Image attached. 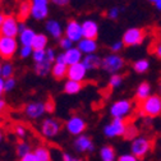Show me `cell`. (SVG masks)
<instances>
[{
	"mask_svg": "<svg viewBox=\"0 0 161 161\" xmlns=\"http://www.w3.org/2000/svg\"><path fill=\"white\" fill-rule=\"evenodd\" d=\"M139 114L145 118H157L161 115V97L158 95H151L145 101L139 103Z\"/></svg>",
	"mask_w": 161,
	"mask_h": 161,
	"instance_id": "obj_1",
	"label": "cell"
},
{
	"mask_svg": "<svg viewBox=\"0 0 161 161\" xmlns=\"http://www.w3.org/2000/svg\"><path fill=\"white\" fill-rule=\"evenodd\" d=\"M152 147H153V142L151 138L145 137V136H138L137 138H134L132 141L130 153L134 155L139 160V158H143L146 155H148L151 152Z\"/></svg>",
	"mask_w": 161,
	"mask_h": 161,
	"instance_id": "obj_2",
	"label": "cell"
},
{
	"mask_svg": "<svg viewBox=\"0 0 161 161\" xmlns=\"http://www.w3.org/2000/svg\"><path fill=\"white\" fill-rule=\"evenodd\" d=\"M133 110V104L130 100H119L115 101L110 108V115L113 119H123L125 120Z\"/></svg>",
	"mask_w": 161,
	"mask_h": 161,
	"instance_id": "obj_3",
	"label": "cell"
},
{
	"mask_svg": "<svg viewBox=\"0 0 161 161\" xmlns=\"http://www.w3.org/2000/svg\"><path fill=\"white\" fill-rule=\"evenodd\" d=\"M127 127H128L127 120H123V119H113L108 125H105L104 134L108 138L123 137V136H125Z\"/></svg>",
	"mask_w": 161,
	"mask_h": 161,
	"instance_id": "obj_4",
	"label": "cell"
},
{
	"mask_svg": "<svg viewBox=\"0 0 161 161\" xmlns=\"http://www.w3.org/2000/svg\"><path fill=\"white\" fill-rule=\"evenodd\" d=\"M63 129V122L56 118H46L41 124V133L46 138L56 137Z\"/></svg>",
	"mask_w": 161,
	"mask_h": 161,
	"instance_id": "obj_5",
	"label": "cell"
},
{
	"mask_svg": "<svg viewBox=\"0 0 161 161\" xmlns=\"http://www.w3.org/2000/svg\"><path fill=\"white\" fill-rule=\"evenodd\" d=\"M146 37V32L142 28H129L123 35V44L124 46H138L143 42Z\"/></svg>",
	"mask_w": 161,
	"mask_h": 161,
	"instance_id": "obj_6",
	"label": "cell"
},
{
	"mask_svg": "<svg viewBox=\"0 0 161 161\" xmlns=\"http://www.w3.org/2000/svg\"><path fill=\"white\" fill-rule=\"evenodd\" d=\"M125 65L124 59L118 54H110L103 59V68L113 74H116L119 70H122Z\"/></svg>",
	"mask_w": 161,
	"mask_h": 161,
	"instance_id": "obj_7",
	"label": "cell"
},
{
	"mask_svg": "<svg viewBox=\"0 0 161 161\" xmlns=\"http://www.w3.org/2000/svg\"><path fill=\"white\" fill-rule=\"evenodd\" d=\"M65 129L68 130L69 134L78 137V136H82V133H85V130L87 129V123L83 118H80L78 115H73L67 120Z\"/></svg>",
	"mask_w": 161,
	"mask_h": 161,
	"instance_id": "obj_8",
	"label": "cell"
},
{
	"mask_svg": "<svg viewBox=\"0 0 161 161\" xmlns=\"http://www.w3.org/2000/svg\"><path fill=\"white\" fill-rule=\"evenodd\" d=\"M17 41L13 37H5L0 35V56L5 60H10L17 51Z\"/></svg>",
	"mask_w": 161,
	"mask_h": 161,
	"instance_id": "obj_9",
	"label": "cell"
},
{
	"mask_svg": "<svg viewBox=\"0 0 161 161\" xmlns=\"http://www.w3.org/2000/svg\"><path fill=\"white\" fill-rule=\"evenodd\" d=\"M74 150L79 153H90L95 150V145L88 136H78L74 139Z\"/></svg>",
	"mask_w": 161,
	"mask_h": 161,
	"instance_id": "obj_10",
	"label": "cell"
},
{
	"mask_svg": "<svg viewBox=\"0 0 161 161\" xmlns=\"http://www.w3.org/2000/svg\"><path fill=\"white\" fill-rule=\"evenodd\" d=\"M18 33V23H17V19L13 15H7L3 26L0 28V35L5 36V37H15V35Z\"/></svg>",
	"mask_w": 161,
	"mask_h": 161,
	"instance_id": "obj_11",
	"label": "cell"
},
{
	"mask_svg": "<svg viewBox=\"0 0 161 161\" xmlns=\"http://www.w3.org/2000/svg\"><path fill=\"white\" fill-rule=\"evenodd\" d=\"M44 113H46L45 103L35 101V103H30L25 106V114L30 119H38L42 116Z\"/></svg>",
	"mask_w": 161,
	"mask_h": 161,
	"instance_id": "obj_12",
	"label": "cell"
},
{
	"mask_svg": "<svg viewBox=\"0 0 161 161\" xmlns=\"http://www.w3.org/2000/svg\"><path fill=\"white\" fill-rule=\"evenodd\" d=\"M53 62H54V51H53V49H49V50H46V56L42 62L36 63V68H35L36 73L38 75H46L51 68Z\"/></svg>",
	"mask_w": 161,
	"mask_h": 161,
	"instance_id": "obj_13",
	"label": "cell"
},
{
	"mask_svg": "<svg viewBox=\"0 0 161 161\" xmlns=\"http://www.w3.org/2000/svg\"><path fill=\"white\" fill-rule=\"evenodd\" d=\"M86 67L83 65V63H78L74 65H70L68 68V73L67 75L69 77V80H75V82H82V79H85L86 77Z\"/></svg>",
	"mask_w": 161,
	"mask_h": 161,
	"instance_id": "obj_14",
	"label": "cell"
},
{
	"mask_svg": "<svg viewBox=\"0 0 161 161\" xmlns=\"http://www.w3.org/2000/svg\"><path fill=\"white\" fill-rule=\"evenodd\" d=\"M65 35L70 41H80V37L83 36L82 26H79L78 22L75 21H69L65 30Z\"/></svg>",
	"mask_w": 161,
	"mask_h": 161,
	"instance_id": "obj_15",
	"label": "cell"
},
{
	"mask_svg": "<svg viewBox=\"0 0 161 161\" xmlns=\"http://www.w3.org/2000/svg\"><path fill=\"white\" fill-rule=\"evenodd\" d=\"M32 7H33V2L31 0H21L18 5V22H25L26 19L30 17V14H32Z\"/></svg>",
	"mask_w": 161,
	"mask_h": 161,
	"instance_id": "obj_16",
	"label": "cell"
},
{
	"mask_svg": "<svg viewBox=\"0 0 161 161\" xmlns=\"http://www.w3.org/2000/svg\"><path fill=\"white\" fill-rule=\"evenodd\" d=\"M32 15L36 19H42L47 15V0H33Z\"/></svg>",
	"mask_w": 161,
	"mask_h": 161,
	"instance_id": "obj_17",
	"label": "cell"
},
{
	"mask_svg": "<svg viewBox=\"0 0 161 161\" xmlns=\"http://www.w3.org/2000/svg\"><path fill=\"white\" fill-rule=\"evenodd\" d=\"M82 32H83V37L87 40H95L97 38L98 35V27L96 25V22L93 21H86L82 26Z\"/></svg>",
	"mask_w": 161,
	"mask_h": 161,
	"instance_id": "obj_18",
	"label": "cell"
},
{
	"mask_svg": "<svg viewBox=\"0 0 161 161\" xmlns=\"http://www.w3.org/2000/svg\"><path fill=\"white\" fill-rule=\"evenodd\" d=\"M151 95H152V88H151L150 83H147V82H142L136 90V98L138 100V103L145 101Z\"/></svg>",
	"mask_w": 161,
	"mask_h": 161,
	"instance_id": "obj_19",
	"label": "cell"
},
{
	"mask_svg": "<svg viewBox=\"0 0 161 161\" xmlns=\"http://www.w3.org/2000/svg\"><path fill=\"white\" fill-rule=\"evenodd\" d=\"M83 65L86 67V69H97L100 67H103V59L95 54H90L85 58Z\"/></svg>",
	"mask_w": 161,
	"mask_h": 161,
	"instance_id": "obj_20",
	"label": "cell"
},
{
	"mask_svg": "<svg viewBox=\"0 0 161 161\" xmlns=\"http://www.w3.org/2000/svg\"><path fill=\"white\" fill-rule=\"evenodd\" d=\"M64 59H65V64H78L80 60V50L79 49H69L67 50V53L64 54Z\"/></svg>",
	"mask_w": 161,
	"mask_h": 161,
	"instance_id": "obj_21",
	"label": "cell"
},
{
	"mask_svg": "<svg viewBox=\"0 0 161 161\" xmlns=\"http://www.w3.org/2000/svg\"><path fill=\"white\" fill-rule=\"evenodd\" d=\"M100 160L101 161H116L115 148L113 146H104L100 150Z\"/></svg>",
	"mask_w": 161,
	"mask_h": 161,
	"instance_id": "obj_22",
	"label": "cell"
},
{
	"mask_svg": "<svg viewBox=\"0 0 161 161\" xmlns=\"http://www.w3.org/2000/svg\"><path fill=\"white\" fill-rule=\"evenodd\" d=\"M78 49L83 53H87L88 55L95 53L96 49H97V44L95 40H87V38H83L79 41V45H78Z\"/></svg>",
	"mask_w": 161,
	"mask_h": 161,
	"instance_id": "obj_23",
	"label": "cell"
},
{
	"mask_svg": "<svg viewBox=\"0 0 161 161\" xmlns=\"http://www.w3.org/2000/svg\"><path fill=\"white\" fill-rule=\"evenodd\" d=\"M47 44V37L45 35H36L32 40V42H31V47L37 51V50H44L45 46Z\"/></svg>",
	"mask_w": 161,
	"mask_h": 161,
	"instance_id": "obj_24",
	"label": "cell"
},
{
	"mask_svg": "<svg viewBox=\"0 0 161 161\" xmlns=\"http://www.w3.org/2000/svg\"><path fill=\"white\" fill-rule=\"evenodd\" d=\"M68 73V69H67V64L65 63H55L54 68H53V75L55 79L60 80L63 79Z\"/></svg>",
	"mask_w": 161,
	"mask_h": 161,
	"instance_id": "obj_25",
	"label": "cell"
},
{
	"mask_svg": "<svg viewBox=\"0 0 161 161\" xmlns=\"http://www.w3.org/2000/svg\"><path fill=\"white\" fill-rule=\"evenodd\" d=\"M33 153L37 156V158L40 161H51V153L50 150L45 146H37L33 150Z\"/></svg>",
	"mask_w": 161,
	"mask_h": 161,
	"instance_id": "obj_26",
	"label": "cell"
},
{
	"mask_svg": "<svg viewBox=\"0 0 161 161\" xmlns=\"http://www.w3.org/2000/svg\"><path fill=\"white\" fill-rule=\"evenodd\" d=\"M83 85L82 82H75V80H68L64 86V92L68 93V95H74V93H78L80 90H82Z\"/></svg>",
	"mask_w": 161,
	"mask_h": 161,
	"instance_id": "obj_27",
	"label": "cell"
},
{
	"mask_svg": "<svg viewBox=\"0 0 161 161\" xmlns=\"http://www.w3.org/2000/svg\"><path fill=\"white\" fill-rule=\"evenodd\" d=\"M32 152L31 151V146L28 142H26V141H19V142L17 143L15 146V153L19 158H22L23 156H26L27 153Z\"/></svg>",
	"mask_w": 161,
	"mask_h": 161,
	"instance_id": "obj_28",
	"label": "cell"
},
{
	"mask_svg": "<svg viewBox=\"0 0 161 161\" xmlns=\"http://www.w3.org/2000/svg\"><path fill=\"white\" fill-rule=\"evenodd\" d=\"M148 68H150V62L147 59H139L133 64V69L137 73H145L148 70Z\"/></svg>",
	"mask_w": 161,
	"mask_h": 161,
	"instance_id": "obj_29",
	"label": "cell"
},
{
	"mask_svg": "<svg viewBox=\"0 0 161 161\" xmlns=\"http://www.w3.org/2000/svg\"><path fill=\"white\" fill-rule=\"evenodd\" d=\"M35 32L32 30H28V28H25L23 32L21 33V41L25 46H31V42H32V40L35 37Z\"/></svg>",
	"mask_w": 161,
	"mask_h": 161,
	"instance_id": "obj_30",
	"label": "cell"
},
{
	"mask_svg": "<svg viewBox=\"0 0 161 161\" xmlns=\"http://www.w3.org/2000/svg\"><path fill=\"white\" fill-rule=\"evenodd\" d=\"M46 28H47V31H49L54 37H56V38H59L60 36H62V30H60V26H59L58 22H55V21L47 22Z\"/></svg>",
	"mask_w": 161,
	"mask_h": 161,
	"instance_id": "obj_31",
	"label": "cell"
},
{
	"mask_svg": "<svg viewBox=\"0 0 161 161\" xmlns=\"http://www.w3.org/2000/svg\"><path fill=\"white\" fill-rule=\"evenodd\" d=\"M123 83V75L120 74H113L109 79V88H118L120 85Z\"/></svg>",
	"mask_w": 161,
	"mask_h": 161,
	"instance_id": "obj_32",
	"label": "cell"
},
{
	"mask_svg": "<svg viewBox=\"0 0 161 161\" xmlns=\"http://www.w3.org/2000/svg\"><path fill=\"white\" fill-rule=\"evenodd\" d=\"M138 129H137V127L134 125V124H132V123H129L128 124V127H127V132H125V138L127 139H130V141H133L134 138H137L138 136Z\"/></svg>",
	"mask_w": 161,
	"mask_h": 161,
	"instance_id": "obj_33",
	"label": "cell"
},
{
	"mask_svg": "<svg viewBox=\"0 0 161 161\" xmlns=\"http://www.w3.org/2000/svg\"><path fill=\"white\" fill-rule=\"evenodd\" d=\"M13 132H14L15 137L19 138L21 141H23V139L26 138V136H27V129H26L23 125H19V124H18V125H14Z\"/></svg>",
	"mask_w": 161,
	"mask_h": 161,
	"instance_id": "obj_34",
	"label": "cell"
},
{
	"mask_svg": "<svg viewBox=\"0 0 161 161\" xmlns=\"http://www.w3.org/2000/svg\"><path fill=\"white\" fill-rule=\"evenodd\" d=\"M2 74H3V77H4L5 79L12 78V75H13V67H12L10 64H5V65L2 68Z\"/></svg>",
	"mask_w": 161,
	"mask_h": 161,
	"instance_id": "obj_35",
	"label": "cell"
},
{
	"mask_svg": "<svg viewBox=\"0 0 161 161\" xmlns=\"http://www.w3.org/2000/svg\"><path fill=\"white\" fill-rule=\"evenodd\" d=\"M45 56H46V51L45 50H37L33 54V59H35L36 63H41L42 60L45 59Z\"/></svg>",
	"mask_w": 161,
	"mask_h": 161,
	"instance_id": "obj_36",
	"label": "cell"
},
{
	"mask_svg": "<svg viewBox=\"0 0 161 161\" xmlns=\"http://www.w3.org/2000/svg\"><path fill=\"white\" fill-rule=\"evenodd\" d=\"M116 161H139V160L132 153H123L116 158Z\"/></svg>",
	"mask_w": 161,
	"mask_h": 161,
	"instance_id": "obj_37",
	"label": "cell"
},
{
	"mask_svg": "<svg viewBox=\"0 0 161 161\" xmlns=\"http://www.w3.org/2000/svg\"><path fill=\"white\" fill-rule=\"evenodd\" d=\"M45 108H46V111L47 113H53L54 109H55V104H54V100L51 97H47V101L45 103Z\"/></svg>",
	"mask_w": 161,
	"mask_h": 161,
	"instance_id": "obj_38",
	"label": "cell"
},
{
	"mask_svg": "<svg viewBox=\"0 0 161 161\" xmlns=\"http://www.w3.org/2000/svg\"><path fill=\"white\" fill-rule=\"evenodd\" d=\"M19 161H40L38 158H37V156L33 153V151L32 152H30V153H27L26 156H23L22 158H19Z\"/></svg>",
	"mask_w": 161,
	"mask_h": 161,
	"instance_id": "obj_39",
	"label": "cell"
},
{
	"mask_svg": "<svg viewBox=\"0 0 161 161\" xmlns=\"http://www.w3.org/2000/svg\"><path fill=\"white\" fill-rule=\"evenodd\" d=\"M70 46H72V41L69 38H62V40H60V47L69 50V49H72Z\"/></svg>",
	"mask_w": 161,
	"mask_h": 161,
	"instance_id": "obj_40",
	"label": "cell"
},
{
	"mask_svg": "<svg viewBox=\"0 0 161 161\" xmlns=\"http://www.w3.org/2000/svg\"><path fill=\"white\" fill-rule=\"evenodd\" d=\"M153 54H155L158 59H161V40H160V41H157V42L153 45Z\"/></svg>",
	"mask_w": 161,
	"mask_h": 161,
	"instance_id": "obj_41",
	"label": "cell"
},
{
	"mask_svg": "<svg viewBox=\"0 0 161 161\" xmlns=\"http://www.w3.org/2000/svg\"><path fill=\"white\" fill-rule=\"evenodd\" d=\"M123 46H124L123 41H118V42H114V45H111V51H113V53H119L120 50L123 49Z\"/></svg>",
	"mask_w": 161,
	"mask_h": 161,
	"instance_id": "obj_42",
	"label": "cell"
},
{
	"mask_svg": "<svg viewBox=\"0 0 161 161\" xmlns=\"http://www.w3.org/2000/svg\"><path fill=\"white\" fill-rule=\"evenodd\" d=\"M63 161H83L82 158H79V157H74V156H72L70 153H63Z\"/></svg>",
	"mask_w": 161,
	"mask_h": 161,
	"instance_id": "obj_43",
	"label": "cell"
},
{
	"mask_svg": "<svg viewBox=\"0 0 161 161\" xmlns=\"http://www.w3.org/2000/svg\"><path fill=\"white\" fill-rule=\"evenodd\" d=\"M108 17L110 19H116L119 17V8H113L108 12Z\"/></svg>",
	"mask_w": 161,
	"mask_h": 161,
	"instance_id": "obj_44",
	"label": "cell"
},
{
	"mask_svg": "<svg viewBox=\"0 0 161 161\" xmlns=\"http://www.w3.org/2000/svg\"><path fill=\"white\" fill-rule=\"evenodd\" d=\"M14 83H15V80L13 78H9L5 80V91H10L13 87H14Z\"/></svg>",
	"mask_w": 161,
	"mask_h": 161,
	"instance_id": "obj_45",
	"label": "cell"
},
{
	"mask_svg": "<svg viewBox=\"0 0 161 161\" xmlns=\"http://www.w3.org/2000/svg\"><path fill=\"white\" fill-rule=\"evenodd\" d=\"M7 110H8V105H7V103L4 101V100L0 98V115L5 114V113H7Z\"/></svg>",
	"mask_w": 161,
	"mask_h": 161,
	"instance_id": "obj_46",
	"label": "cell"
},
{
	"mask_svg": "<svg viewBox=\"0 0 161 161\" xmlns=\"http://www.w3.org/2000/svg\"><path fill=\"white\" fill-rule=\"evenodd\" d=\"M30 53H32V47H31V46H23L22 53H21V56H22V58H26V56L30 55Z\"/></svg>",
	"mask_w": 161,
	"mask_h": 161,
	"instance_id": "obj_47",
	"label": "cell"
},
{
	"mask_svg": "<svg viewBox=\"0 0 161 161\" xmlns=\"http://www.w3.org/2000/svg\"><path fill=\"white\" fill-rule=\"evenodd\" d=\"M51 2L54 3V4H56V5H67L68 3H69V0H51Z\"/></svg>",
	"mask_w": 161,
	"mask_h": 161,
	"instance_id": "obj_48",
	"label": "cell"
},
{
	"mask_svg": "<svg viewBox=\"0 0 161 161\" xmlns=\"http://www.w3.org/2000/svg\"><path fill=\"white\" fill-rule=\"evenodd\" d=\"M4 91H5V82H4L2 78H0V96L3 95Z\"/></svg>",
	"mask_w": 161,
	"mask_h": 161,
	"instance_id": "obj_49",
	"label": "cell"
},
{
	"mask_svg": "<svg viewBox=\"0 0 161 161\" xmlns=\"http://www.w3.org/2000/svg\"><path fill=\"white\" fill-rule=\"evenodd\" d=\"M4 19H5V17H4L3 14H0V28H2V26H3V22H4Z\"/></svg>",
	"mask_w": 161,
	"mask_h": 161,
	"instance_id": "obj_50",
	"label": "cell"
},
{
	"mask_svg": "<svg viewBox=\"0 0 161 161\" xmlns=\"http://www.w3.org/2000/svg\"><path fill=\"white\" fill-rule=\"evenodd\" d=\"M157 90H158V96L161 97V80L158 82V87H157Z\"/></svg>",
	"mask_w": 161,
	"mask_h": 161,
	"instance_id": "obj_51",
	"label": "cell"
},
{
	"mask_svg": "<svg viewBox=\"0 0 161 161\" xmlns=\"http://www.w3.org/2000/svg\"><path fill=\"white\" fill-rule=\"evenodd\" d=\"M155 7H156V8L158 9V10H161V0H160V2H158V3H157V4L155 5Z\"/></svg>",
	"mask_w": 161,
	"mask_h": 161,
	"instance_id": "obj_52",
	"label": "cell"
},
{
	"mask_svg": "<svg viewBox=\"0 0 161 161\" xmlns=\"http://www.w3.org/2000/svg\"><path fill=\"white\" fill-rule=\"evenodd\" d=\"M4 139V134H3V132L0 130V143H2V141Z\"/></svg>",
	"mask_w": 161,
	"mask_h": 161,
	"instance_id": "obj_53",
	"label": "cell"
},
{
	"mask_svg": "<svg viewBox=\"0 0 161 161\" xmlns=\"http://www.w3.org/2000/svg\"><path fill=\"white\" fill-rule=\"evenodd\" d=\"M148 2H150V3H152V4H155V5H156V4H157V3H158V2H160V0H148Z\"/></svg>",
	"mask_w": 161,
	"mask_h": 161,
	"instance_id": "obj_54",
	"label": "cell"
},
{
	"mask_svg": "<svg viewBox=\"0 0 161 161\" xmlns=\"http://www.w3.org/2000/svg\"><path fill=\"white\" fill-rule=\"evenodd\" d=\"M3 127V118H2V115H0V128Z\"/></svg>",
	"mask_w": 161,
	"mask_h": 161,
	"instance_id": "obj_55",
	"label": "cell"
},
{
	"mask_svg": "<svg viewBox=\"0 0 161 161\" xmlns=\"http://www.w3.org/2000/svg\"><path fill=\"white\" fill-rule=\"evenodd\" d=\"M0 72H2V67H0Z\"/></svg>",
	"mask_w": 161,
	"mask_h": 161,
	"instance_id": "obj_56",
	"label": "cell"
}]
</instances>
